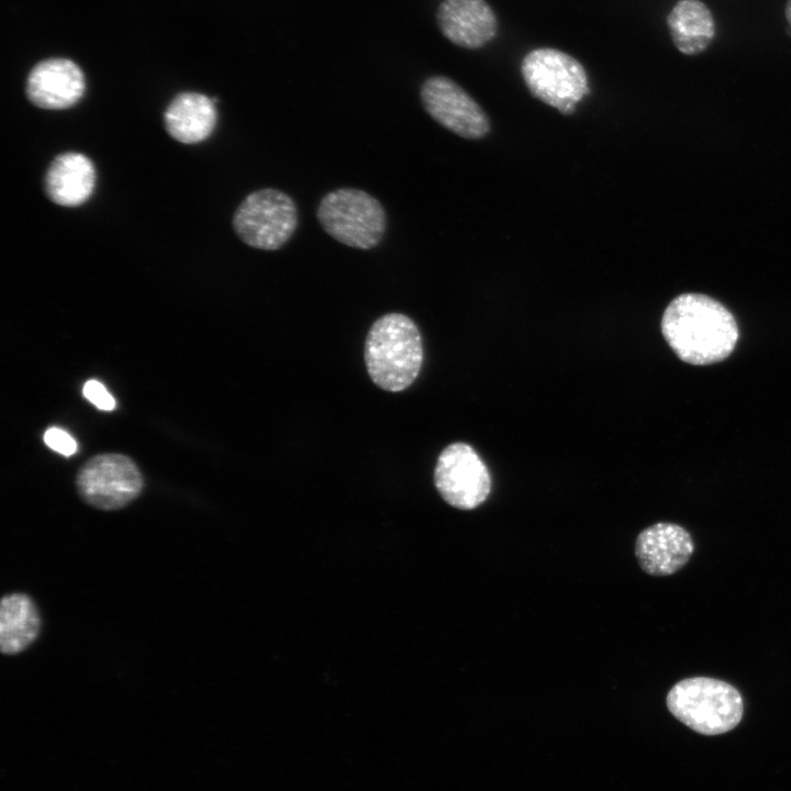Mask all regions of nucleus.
Wrapping results in <instances>:
<instances>
[{
    "label": "nucleus",
    "mask_w": 791,
    "mask_h": 791,
    "mask_svg": "<svg viewBox=\"0 0 791 791\" xmlns=\"http://www.w3.org/2000/svg\"><path fill=\"white\" fill-rule=\"evenodd\" d=\"M661 333L684 363L705 366L718 363L734 350L738 326L718 301L701 293H683L666 308Z\"/></svg>",
    "instance_id": "f257e3e1"
},
{
    "label": "nucleus",
    "mask_w": 791,
    "mask_h": 791,
    "mask_svg": "<svg viewBox=\"0 0 791 791\" xmlns=\"http://www.w3.org/2000/svg\"><path fill=\"white\" fill-rule=\"evenodd\" d=\"M364 358L371 381L382 390L410 387L423 364L422 337L416 324L401 313L377 319L365 341Z\"/></svg>",
    "instance_id": "f03ea898"
},
{
    "label": "nucleus",
    "mask_w": 791,
    "mask_h": 791,
    "mask_svg": "<svg viewBox=\"0 0 791 791\" xmlns=\"http://www.w3.org/2000/svg\"><path fill=\"white\" fill-rule=\"evenodd\" d=\"M669 712L690 729L705 736L734 729L744 715V700L731 683L710 677H691L668 692Z\"/></svg>",
    "instance_id": "7ed1b4c3"
},
{
    "label": "nucleus",
    "mask_w": 791,
    "mask_h": 791,
    "mask_svg": "<svg viewBox=\"0 0 791 791\" xmlns=\"http://www.w3.org/2000/svg\"><path fill=\"white\" fill-rule=\"evenodd\" d=\"M316 219L332 238L363 250L376 247L387 230V214L380 201L357 188L327 192L320 200Z\"/></svg>",
    "instance_id": "20e7f679"
},
{
    "label": "nucleus",
    "mask_w": 791,
    "mask_h": 791,
    "mask_svg": "<svg viewBox=\"0 0 791 791\" xmlns=\"http://www.w3.org/2000/svg\"><path fill=\"white\" fill-rule=\"evenodd\" d=\"M521 74L530 92L564 114H571L589 92L582 64L552 47L528 52L521 62Z\"/></svg>",
    "instance_id": "39448f33"
},
{
    "label": "nucleus",
    "mask_w": 791,
    "mask_h": 791,
    "mask_svg": "<svg viewBox=\"0 0 791 791\" xmlns=\"http://www.w3.org/2000/svg\"><path fill=\"white\" fill-rule=\"evenodd\" d=\"M298 208L286 192L264 188L247 194L234 212L232 225L246 245L261 250H278L298 226Z\"/></svg>",
    "instance_id": "423d86ee"
},
{
    "label": "nucleus",
    "mask_w": 791,
    "mask_h": 791,
    "mask_svg": "<svg viewBox=\"0 0 791 791\" xmlns=\"http://www.w3.org/2000/svg\"><path fill=\"white\" fill-rule=\"evenodd\" d=\"M143 476L136 464L122 454H102L78 471L76 487L81 499L100 510H118L137 498Z\"/></svg>",
    "instance_id": "0eeeda50"
},
{
    "label": "nucleus",
    "mask_w": 791,
    "mask_h": 791,
    "mask_svg": "<svg viewBox=\"0 0 791 791\" xmlns=\"http://www.w3.org/2000/svg\"><path fill=\"white\" fill-rule=\"evenodd\" d=\"M435 487L449 505L472 510L491 491V476L477 452L463 442L452 443L439 454L434 469Z\"/></svg>",
    "instance_id": "6e6552de"
},
{
    "label": "nucleus",
    "mask_w": 791,
    "mask_h": 791,
    "mask_svg": "<svg viewBox=\"0 0 791 791\" xmlns=\"http://www.w3.org/2000/svg\"><path fill=\"white\" fill-rule=\"evenodd\" d=\"M420 98L426 113L454 134L477 140L490 130L481 107L453 79L436 75L421 86Z\"/></svg>",
    "instance_id": "1a4fd4ad"
},
{
    "label": "nucleus",
    "mask_w": 791,
    "mask_h": 791,
    "mask_svg": "<svg viewBox=\"0 0 791 791\" xmlns=\"http://www.w3.org/2000/svg\"><path fill=\"white\" fill-rule=\"evenodd\" d=\"M86 78L81 68L68 58L38 62L29 73L25 93L29 101L45 110H64L83 96Z\"/></svg>",
    "instance_id": "9d476101"
},
{
    "label": "nucleus",
    "mask_w": 791,
    "mask_h": 791,
    "mask_svg": "<svg viewBox=\"0 0 791 791\" xmlns=\"http://www.w3.org/2000/svg\"><path fill=\"white\" fill-rule=\"evenodd\" d=\"M694 543L690 533L675 523H656L643 530L635 543L639 567L650 576L679 571L691 558Z\"/></svg>",
    "instance_id": "9b49d317"
},
{
    "label": "nucleus",
    "mask_w": 791,
    "mask_h": 791,
    "mask_svg": "<svg viewBox=\"0 0 791 791\" xmlns=\"http://www.w3.org/2000/svg\"><path fill=\"white\" fill-rule=\"evenodd\" d=\"M438 29L453 44L477 49L498 33V20L486 0H443L436 13Z\"/></svg>",
    "instance_id": "f8f14e48"
},
{
    "label": "nucleus",
    "mask_w": 791,
    "mask_h": 791,
    "mask_svg": "<svg viewBox=\"0 0 791 791\" xmlns=\"http://www.w3.org/2000/svg\"><path fill=\"white\" fill-rule=\"evenodd\" d=\"M96 169L89 157L77 152L57 155L49 164L44 189L48 199L62 207H78L93 192Z\"/></svg>",
    "instance_id": "ddd939ff"
},
{
    "label": "nucleus",
    "mask_w": 791,
    "mask_h": 791,
    "mask_svg": "<svg viewBox=\"0 0 791 791\" xmlns=\"http://www.w3.org/2000/svg\"><path fill=\"white\" fill-rule=\"evenodd\" d=\"M216 124L214 101L208 96L186 91L172 98L164 112L167 133L183 144L207 140Z\"/></svg>",
    "instance_id": "4468645a"
},
{
    "label": "nucleus",
    "mask_w": 791,
    "mask_h": 791,
    "mask_svg": "<svg viewBox=\"0 0 791 791\" xmlns=\"http://www.w3.org/2000/svg\"><path fill=\"white\" fill-rule=\"evenodd\" d=\"M666 21L675 47L688 56L703 53L715 36L714 16L701 0H679Z\"/></svg>",
    "instance_id": "2eb2a0df"
},
{
    "label": "nucleus",
    "mask_w": 791,
    "mask_h": 791,
    "mask_svg": "<svg viewBox=\"0 0 791 791\" xmlns=\"http://www.w3.org/2000/svg\"><path fill=\"white\" fill-rule=\"evenodd\" d=\"M40 630V612L30 595L13 592L1 599L0 649L3 655L25 650L36 639Z\"/></svg>",
    "instance_id": "dca6fc26"
},
{
    "label": "nucleus",
    "mask_w": 791,
    "mask_h": 791,
    "mask_svg": "<svg viewBox=\"0 0 791 791\" xmlns=\"http://www.w3.org/2000/svg\"><path fill=\"white\" fill-rule=\"evenodd\" d=\"M82 393L89 402L102 411H112L115 408L113 396L96 379H90L83 385Z\"/></svg>",
    "instance_id": "f3484780"
},
{
    "label": "nucleus",
    "mask_w": 791,
    "mask_h": 791,
    "mask_svg": "<svg viewBox=\"0 0 791 791\" xmlns=\"http://www.w3.org/2000/svg\"><path fill=\"white\" fill-rule=\"evenodd\" d=\"M44 442L51 449L67 457L77 450V443L74 437L59 427L47 428L44 433Z\"/></svg>",
    "instance_id": "a211bd4d"
},
{
    "label": "nucleus",
    "mask_w": 791,
    "mask_h": 791,
    "mask_svg": "<svg viewBox=\"0 0 791 791\" xmlns=\"http://www.w3.org/2000/svg\"><path fill=\"white\" fill-rule=\"evenodd\" d=\"M784 16L791 29V0H788L784 7Z\"/></svg>",
    "instance_id": "6ab92c4d"
}]
</instances>
